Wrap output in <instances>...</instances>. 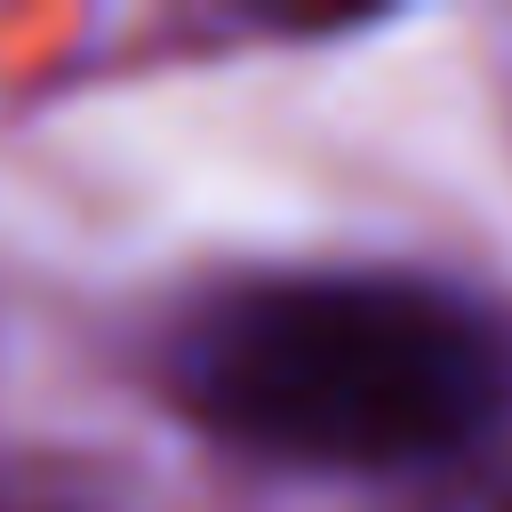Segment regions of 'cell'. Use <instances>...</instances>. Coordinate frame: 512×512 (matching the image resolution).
I'll return each instance as SVG.
<instances>
[{
	"label": "cell",
	"instance_id": "1",
	"mask_svg": "<svg viewBox=\"0 0 512 512\" xmlns=\"http://www.w3.org/2000/svg\"><path fill=\"white\" fill-rule=\"evenodd\" d=\"M160 392L288 472H424L512 424V312L432 272H248L160 344Z\"/></svg>",
	"mask_w": 512,
	"mask_h": 512
},
{
	"label": "cell",
	"instance_id": "2",
	"mask_svg": "<svg viewBox=\"0 0 512 512\" xmlns=\"http://www.w3.org/2000/svg\"><path fill=\"white\" fill-rule=\"evenodd\" d=\"M504 512H512V504H504Z\"/></svg>",
	"mask_w": 512,
	"mask_h": 512
}]
</instances>
